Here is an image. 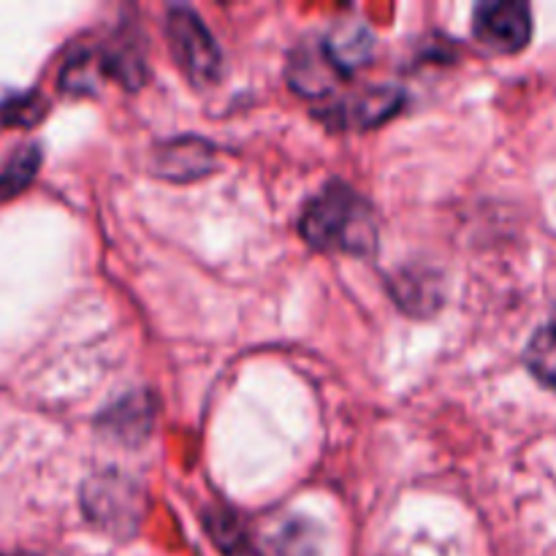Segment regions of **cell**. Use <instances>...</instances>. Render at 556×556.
<instances>
[{"mask_svg": "<svg viewBox=\"0 0 556 556\" xmlns=\"http://www.w3.org/2000/svg\"><path fill=\"white\" fill-rule=\"evenodd\" d=\"M302 233L320 250L364 253L375 242V220L362 195L345 185H331L307 204Z\"/></svg>", "mask_w": 556, "mask_h": 556, "instance_id": "obj_1", "label": "cell"}, {"mask_svg": "<svg viewBox=\"0 0 556 556\" xmlns=\"http://www.w3.org/2000/svg\"><path fill=\"white\" fill-rule=\"evenodd\" d=\"M168 38L172 49L177 54L179 65L190 81L195 85H210L220 74V49L215 38L210 36L199 14L190 9H172L168 11Z\"/></svg>", "mask_w": 556, "mask_h": 556, "instance_id": "obj_2", "label": "cell"}, {"mask_svg": "<svg viewBox=\"0 0 556 556\" xmlns=\"http://www.w3.org/2000/svg\"><path fill=\"white\" fill-rule=\"evenodd\" d=\"M472 33L492 52H519L532 38L530 5L519 3V0H489V3H481L472 14Z\"/></svg>", "mask_w": 556, "mask_h": 556, "instance_id": "obj_3", "label": "cell"}, {"mask_svg": "<svg viewBox=\"0 0 556 556\" xmlns=\"http://www.w3.org/2000/svg\"><path fill=\"white\" fill-rule=\"evenodd\" d=\"M324 49L326 54H329L331 63H334V68L340 71V74H345V71L362 68V65L372 58V33L356 20L340 22V25L329 33Z\"/></svg>", "mask_w": 556, "mask_h": 556, "instance_id": "obj_4", "label": "cell"}, {"mask_svg": "<svg viewBox=\"0 0 556 556\" xmlns=\"http://www.w3.org/2000/svg\"><path fill=\"white\" fill-rule=\"evenodd\" d=\"M525 362L527 367H530V372L535 375L543 386L556 391V320L532 334L525 353Z\"/></svg>", "mask_w": 556, "mask_h": 556, "instance_id": "obj_5", "label": "cell"}, {"mask_svg": "<svg viewBox=\"0 0 556 556\" xmlns=\"http://www.w3.org/2000/svg\"><path fill=\"white\" fill-rule=\"evenodd\" d=\"M36 166H38V152L22 150L20 155L14 157V163H11V168H5V172L0 174V193H14V190H20L22 185L30 182Z\"/></svg>", "mask_w": 556, "mask_h": 556, "instance_id": "obj_6", "label": "cell"}]
</instances>
